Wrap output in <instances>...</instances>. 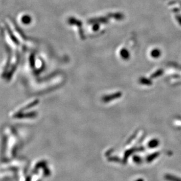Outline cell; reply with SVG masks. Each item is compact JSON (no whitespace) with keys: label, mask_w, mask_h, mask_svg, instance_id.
Wrapping results in <instances>:
<instances>
[{"label":"cell","mask_w":181,"mask_h":181,"mask_svg":"<svg viewBox=\"0 0 181 181\" xmlns=\"http://www.w3.org/2000/svg\"><path fill=\"white\" fill-rule=\"evenodd\" d=\"M152 55H153V56L154 57H157L159 56V51L158 50H155V51H154L152 53Z\"/></svg>","instance_id":"obj_4"},{"label":"cell","mask_w":181,"mask_h":181,"mask_svg":"<svg viewBox=\"0 0 181 181\" xmlns=\"http://www.w3.org/2000/svg\"><path fill=\"white\" fill-rule=\"evenodd\" d=\"M158 144H159V141L157 140V139H153V140L149 142L148 147L151 148H155V147H156L158 145Z\"/></svg>","instance_id":"obj_2"},{"label":"cell","mask_w":181,"mask_h":181,"mask_svg":"<svg viewBox=\"0 0 181 181\" xmlns=\"http://www.w3.org/2000/svg\"><path fill=\"white\" fill-rule=\"evenodd\" d=\"M165 179L169 181H181L180 178L171 175H166L165 176Z\"/></svg>","instance_id":"obj_1"},{"label":"cell","mask_w":181,"mask_h":181,"mask_svg":"<svg viewBox=\"0 0 181 181\" xmlns=\"http://www.w3.org/2000/svg\"><path fill=\"white\" fill-rule=\"evenodd\" d=\"M158 155V154L157 153H155V154H153V155H149L148 158H147V160H148V161L149 162V161H152L153 160H154V156H155V157H156Z\"/></svg>","instance_id":"obj_3"}]
</instances>
